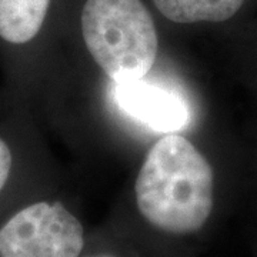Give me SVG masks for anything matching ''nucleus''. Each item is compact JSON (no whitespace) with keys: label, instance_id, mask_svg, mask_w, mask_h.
I'll return each mask as SVG.
<instances>
[{"label":"nucleus","instance_id":"nucleus-8","mask_svg":"<svg viewBox=\"0 0 257 257\" xmlns=\"http://www.w3.org/2000/svg\"><path fill=\"white\" fill-rule=\"evenodd\" d=\"M13 172V152L9 143L0 138V193L6 189Z\"/></svg>","mask_w":257,"mask_h":257},{"label":"nucleus","instance_id":"nucleus-1","mask_svg":"<svg viewBox=\"0 0 257 257\" xmlns=\"http://www.w3.org/2000/svg\"><path fill=\"white\" fill-rule=\"evenodd\" d=\"M217 210L213 166L192 140L165 133L147 150L119 230L143 257H194Z\"/></svg>","mask_w":257,"mask_h":257},{"label":"nucleus","instance_id":"nucleus-3","mask_svg":"<svg viewBox=\"0 0 257 257\" xmlns=\"http://www.w3.org/2000/svg\"><path fill=\"white\" fill-rule=\"evenodd\" d=\"M92 234L72 206L39 199L0 224V257H79Z\"/></svg>","mask_w":257,"mask_h":257},{"label":"nucleus","instance_id":"nucleus-4","mask_svg":"<svg viewBox=\"0 0 257 257\" xmlns=\"http://www.w3.org/2000/svg\"><path fill=\"white\" fill-rule=\"evenodd\" d=\"M116 99L130 116L163 133L177 132L189 120L186 104L177 94L143 80L116 84Z\"/></svg>","mask_w":257,"mask_h":257},{"label":"nucleus","instance_id":"nucleus-5","mask_svg":"<svg viewBox=\"0 0 257 257\" xmlns=\"http://www.w3.org/2000/svg\"><path fill=\"white\" fill-rule=\"evenodd\" d=\"M53 0H0V39L12 46L33 42L45 26Z\"/></svg>","mask_w":257,"mask_h":257},{"label":"nucleus","instance_id":"nucleus-6","mask_svg":"<svg viewBox=\"0 0 257 257\" xmlns=\"http://www.w3.org/2000/svg\"><path fill=\"white\" fill-rule=\"evenodd\" d=\"M247 0H152L155 9L176 25L224 23L237 16Z\"/></svg>","mask_w":257,"mask_h":257},{"label":"nucleus","instance_id":"nucleus-7","mask_svg":"<svg viewBox=\"0 0 257 257\" xmlns=\"http://www.w3.org/2000/svg\"><path fill=\"white\" fill-rule=\"evenodd\" d=\"M79 257H143L130 240L114 229L111 233L92 236Z\"/></svg>","mask_w":257,"mask_h":257},{"label":"nucleus","instance_id":"nucleus-2","mask_svg":"<svg viewBox=\"0 0 257 257\" xmlns=\"http://www.w3.org/2000/svg\"><path fill=\"white\" fill-rule=\"evenodd\" d=\"M84 46L116 84L143 80L159 56V33L143 0H86L80 12Z\"/></svg>","mask_w":257,"mask_h":257}]
</instances>
